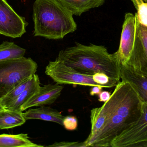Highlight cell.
Instances as JSON below:
<instances>
[{
	"instance_id": "cell-1",
	"label": "cell",
	"mask_w": 147,
	"mask_h": 147,
	"mask_svg": "<svg viewBox=\"0 0 147 147\" xmlns=\"http://www.w3.org/2000/svg\"><path fill=\"white\" fill-rule=\"evenodd\" d=\"M142 112V102L130 85L119 88L115 110L106 116L101 130L84 142L85 147H110L116 136L139 120Z\"/></svg>"
},
{
	"instance_id": "cell-2",
	"label": "cell",
	"mask_w": 147,
	"mask_h": 147,
	"mask_svg": "<svg viewBox=\"0 0 147 147\" xmlns=\"http://www.w3.org/2000/svg\"><path fill=\"white\" fill-rule=\"evenodd\" d=\"M56 60L81 73L93 75L103 72L112 81L120 82V63L116 54L109 53L104 46L76 42L74 46L60 51Z\"/></svg>"
},
{
	"instance_id": "cell-3",
	"label": "cell",
	"mask_w": 147,
	"mask_h": 147,
	"mask_svg": "<svg viewBox=\"0 0 147 147\" xmlns=\"http://www.w3.org/2000/svg\"><path fill=\"white\" fill-rule=\"evenodd\" d=\"M73 14L59 0H35L33 7L34 36L61 39L75 32Z\"/></svg>"
},
{
	"instance_id": "cell-4",
	"label": "cell",
	"mask_w": 147,
	"mask_h": 147,
	"mask_svg": "<svg viewBox=\"0 0 147 147\" xmlns=\"http://www.w3.org/2000/svg\"><path fill=\"white\" fill-rule=\"evenodd\" d=\"M38 64L22 57L0 62V99L23 81L35 74Z\"/></svg>"
},
{
	"instance_id": "cell-5",
	"label": "cell",
	"mask_w": 147,
	"mask_h": 147,
	"mask_svg": "<svg viewBox=\"0 0 147 147\" xmlns=\"http://www.w3.org/2000/svg\"><path fill=\"white\" fill-rule=\"evenodd\" d=\"M45 73L58 84L102 87L94 82L92 75L79 72L72 67L57 60L49 62L46 67Z\"/></svg>"
},
{
	"instance_id": "cell-6",
	"label": "cell",
	"mask_w": 147,
	"mask_h": 147,
	"mask_svg": "<svg viewBox=\"0 0 147 147\" xmlns=\"http://www.w3.org/2000/svg\"><path fill=\"white\" fill-rule=\"evenodd\" d=\"M111 147H147V104L142 102L139 120L115 137Z\"/></svg>"
},
{
	"instance_id": "cell-7",
	"label": "cell",
	"mask_w": 147,
	"mask_h": 147,
	"mask_svg": "<svg viewBox=\"0 0 147 147\" xmlns=\"http://www.w3.org/2000/svg\"><path fill=\"white\" fill-rule=\"evenodd\" d=\"M28 23L8 3L0 0V34L12 38L21 37L26 33Z\"/></svg>"
},
{
	"instance_id": "cell-8",
	"label": "cell",
	"mask_w": 147,
	"mask_h": 147,
	"mask_svg": "<svg viewBox=\"0 0 147 147\" xmlns=\"http://www.w3.org/2000/svg\"><path fill=\"white\" fill-rule=\"evenodd\" d=\"M126 64L132 66L136 71L147 77V26L139 21L137 14L134 45Z\"/></svg>"
},
{
	"instance_id": "cell-9",
	"label": "cell",
	"mask_w": 147,
	"mask_h": 147,
	"mask_svg": "<svg viewBox=\"0 0 147 147\" xmlns=\"http://www.w3.org/2000/svg\"><path fill=\"white\" fill-rule=\"evenodd\" d=\"M137 26V14H125L122 26L120 45L115 53L120 64H127L134 45Z\"/></svg>"
},
{
	"instance_id": "cell-10",
	"label": "cell",
	"mask_w": 147,
	"mask_h": 147,
	"mask_svg": "<svg viewBox=\"0 0 147 147\" xmlns=\"http://www.w3.org/2000/svg\"><path fill=\"white\" fill-rule=\"evenodd\" d=\"M63 89V85L57 83L41 86L39 90L22 105L21 111L23 112L32 107L52 104L60 96Z\"/></svg>"
},
{
	"instance_id": "cell-11",
	"label": "cell",
	"mask_w": 147,
	"mask_h": 147,
	"mask_svg": "<svg viewBox=\"0 0 147 147\" xmlns=\"http://www.w3.org/2000/svg\"><path fill=\"white\" fill-rule=\"evenodd\" d=\"M121 79L128 83L142 102L147 104V77L136 71L127 64H120Z\"/></svg>"
},
{
	"instance_id": "cell-12",
	"label": "cell",
	"mask_w": 147,
	"mask_h": 147,
	"mask_svg": "<svg viewBox=\"0 0 147 147\" xmlns=\"http://www.w3.org/2000/svg\"><path fill=\"white\" fill-rule=\"evenodd\" d=\"M26 120L37 119L47 121L56 123L63 126V121L65 118L58 110L50 107L40 106L37 108L30 109L23 113Z\"/></svg>"
},
{
	"instance_id": "cell-13",
	"label": "cell",
	"mask_w": 147,
	"mask_h": 147,
	"mask_svg": "<svg viewBox=\"0 0 147 147\" xmlns=\"http://www.w3.org/2000/svg\"><path fill=\"white\" fill-rule=\"evenodd\" d=\"M74 15H81L91 9L102 6L105 0H59Z\"/></svg>"
},
{
	"instance_id": "cell-14",
	"label": "cell",
	"mask_w": 147,
	"mask_h": 147,
	"mask_svg": "<svg viewBox=\"0 0 147 147\" xmlns=\"http://www.w3.org/2000/svg\"><path fill=\"white\" fill-rule=\"evenodd\" d=\"M40 87L39 77L37 74H34L33 80L30 85L7 108L5 109L22 112L21 109L22 105L39 90Z\"/></svg>"
},
{
	"instance_id": "cell-15",
	"label": "cell",
	"mask_w": 147,
	"mask_h": 147,
	"mask_svg": "<svg viewBox=\"0 0 147 147\" xmlns=\"http://www.w3.org/2000/svg\"><path fill=\"white\" fill-rule=\"evenodd\" d=\"M29 140L27 134L0 135V147H42Z\"/></svg>"
},
{
	"instance_id": "cell-16",
	"label": "cell",
	"mask_w": 147,
	"mask_h": 147,
	"mask_svg": "<svg viewBox=\"0 0 147 147\" xmlns=\"http://www.w3.org/2000/svg\"><path fill=\"white\" fill-rule=\"evenodd\" d=\"M26 120L21 111L4 109L0 111V129H9L23 125Z\"/></svg>"
},
{
	"instance_id": "cell-17",
	"label": "cell",
	"mask_w": 147,
	"mask_h": 147,
	"mask_svg": "<svg viewBox=\"0 0 147 147\" xmlns=\"http://www.w3.org/2000/svg\"><path fill=\"white\" fill-rule=\"evenodd\" d=\"M26 51L13 42L3 41L0 44V62L24 57Z\"/></svg>"
},
{
	"instance_id": "cell-18",
	"label": "cell",
	"mask_w": 147,
	"mask_h": 147,
	"mask_svg": "<svg viewBox=\"0 0 147 147\" xmlns=\"http://www.w3.org/2000/svg\"><path fill=\"white\" fill-rule=\"evenodd\" d=\"M91 129L87 140L91 139L96 135L105 124L106 116L101 110V108L92 109L90 115Z\"/></svg>"
},
{
	"instance_id": "cell-19",
	"label": "cell",
	"mask_w": 147,
	"mask_h": 147,
	"mask_svg": "<svg viewBox=\"0 0 147 147\" xmlns=\"http://www.w3.org/2000/svg\"><path fill=\"white\" fill-rule=\"evenodd\" d=\"M33 77L34 75L31 78L23 81L1 99V104L5 108H7L30 85L33 80Z\"/></svg>"
},
{
	"instance_id": "cell-20",
	"label": "cell",
	"mask_w": 147,
	"mask_h": 147,
	"mask_svg": "<svg viewBox=\"0 0 147 147\" xmlns=\"http://www.w3.org/2000/svg\"><path fill=\"white\" fill-rule=\"evenodd\" d=\"M94 82L103 88H111L116 86L117 83L112 81L108 76L103 72H98L92 75Z\"/></svg>"
},
{
	"instance_id": "cell-21",
	"label": "cell",
	"mask_w": 147,
	"mask_h": 147,
	"mask_svg": "<svg viewBox=\"0 0 147 147\" xmlns=\"http://www.w3.org/2000/svg\"><path fill=\"white\" fill-rule=\"evenodd\" d=\"M136 8L139 21L142 24L147 26V3L142 1L139 3Z\"/></svg>"
},
{
	"instance_id": "cell-22",
	"label": "cell",
	"mask_w": 147,
	"mask_h": 147,
	"mask_svg": "<svg viewBox=\"0 0 147 147\" xmlns=\"http://www.w3.org/2000/svg\"><path fill=\"white\" fill-rule=\"evenodd\" d=\"M63 126L69 131H74L77 129L78 121L77 118L73 116L65 117L63 121Z\"/></svg>"
},
{
	"instance_id": "cell-23",
	"label": "cell",
	"mask_w": 147,
	"mask_h": 147,
	"mask_svg": "<svg viewBox=\"0 0 147 147\" xmlns=\"http://www.w3.org/2000/svg\"><path fill=\"white\" fill-rule=\"evenodd\" d=\"M51 147H85L84 142L79 143V142H57L53 145L49 146Z\"/></svg>"
},
{
	"instance_id": "cell-24",
	"label": "cell",
	"mask_w": 147,
	"mask_h": 147,
	"mask_svg": "<svg viewBox=\"0 0 147 147\" xmlns=\"http://www.w3.org/2000/svg\"><path fill=\"white\" fill-rule=\"evenodd\" d=\"M98 96L99 97L98 101L100 102H103L105 103L109 99L111 96V94L109 91H101Z\"/></svg>"
},
{
	"instance_id": "cell-25",
	"label": "cell",
	"mask_w": 147,
	"mask_h": 147,
	"mask_svg": "<svg viewBox=\"0 0 147 147\" xmlns=\"http://www.w3.org/2000/svg\"><path fill=\"white\" fill-rule=\"evenodd\" d=\"M92 87L90 91V95L91 96L99 95L103 88L102 87L98 86H93Z\"/></svg>"
},
{
	"instance_id": "cell-26",
	"label": "cell",
	"mask_w": 147,
	"mask_h": 147,
	"mask_svg": "<svg viewBox=\"0 0 147 147\" xmlns=\"http://www.w3.org/2000/svg\"><path fill=\"white\" fill-rule=\"evenodd\" d=\"M133 3H134V5L135 7L136 8L137 6H138V4L142 1L141 0H131Z\"/></svg>"
},
{
	"instance_id": "cell-27",
	"label": "cell",
	"mask_w": 147,
	"mask_h": 147,
	"mask_svg": "<svg viewBox=\"0 0 147 147\" xmlns=\"http://www.w3.org/2000/svg\"><path fill=\"white\" fill-rule=\"evenodd\" d=\"M4 109H5V108H4V107H3V106L2 104H1V99H0V111L3 110Z\"/></svg>"
},
{
	"instance_id": "cell-28",
	"label": "cell",
	"mask_w": 147,
	"mask_h": 147,
	"mask_svg": "<svg viewBox=\"0 0 147 147\" xmlns=\"http://www.w3.org/2000/svg\"><path fill=\"white\" fill-rule=\"evenodd\" d=\"M142 1H143V2H144L147 3V0H142Z\"/></svg>"
},
{
	"instance_id": "cell-29",
	"label": "cell",
	"mask_w": 147,
	"mask_h": 147,
	"mask_svg": "<svg viewBox=\"0 0 147 147\" xmlns=\"http://www.w3.org/2000/svg\"><path fill=\"white\" fill-rule=\"evenodd\" d=\"M141 1H142V0H141Z\"/></svg>"
}]
</instances>
